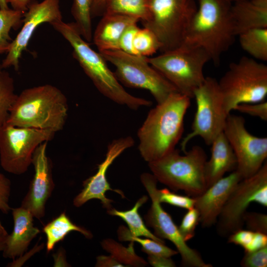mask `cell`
I'll return each mask as SVG.
<instances>
[{
  "label": "cell",
  "mask_w": 267,
  "mask_h": 267,
  "mask_svg": "<svg viewBox=\"0 0 267 267\" xmlns=\"http://www.w3.org/2000/svg\"><path fill=\"white\" fill-rule=\"evenodd\" d=\"M190 99L177 92L149 112L137 132L138 149L145 161L157 160L175 149L183 134Z\"/></svg>",
  "instance_id": "6da1fadb"
},
{
  "label": "cell",
  "mask_w": 267,
  "mask_h": 267,
  "mask_svg": "<svg viewBox=\"0 0 267 267\" xmlns=\"http://www.w3.org/2000/svg\"><path fill=\"white\" fill-rule=\"evenodd\" d=\"M68 112L63 92L53 85L44 84L26 89L17 94L6 124L56 133L63 129Z\"/></svg>",
  "instance_id": "7a4b0ae2"
},
{
  "label": "cell",
  "mask_w": 267,
  "mask_h": 267,
  "mask_svg": "<svg viewBox=\"0 0 267 267\" xmlns=\"http://www.w3.org/2000/svg\"><path fill=\"white\" fill-rule=\"evenodd\" d=\"M50 24L70 44L73 55L96 89L103 95L117 104L133 110L150 106L152 102L127 92L109 68L103 56L92 49L78 30L74 22L62 20Z\"/></svg>",
  "instance_id": "3957f363"
},
{
  "label": "cell",
  "mask_w": 267,
  "mask_h": 267,
  "mask_svg": "<svg viewBox=\"0 0 267 267\" xmlns=\"http://www.w3.org/2000/svg\"><path fill=\"white\" fill-rule=\"evenodd\" d=\"M196 13L183 43L200 46L218 64L236 37L227 0H197Z\"/></svg>",
  "instance_id": "277c9868"
},
{
  "label": "cell",
  "mask_w": 267,
  "mask_h": 267,
  "mask_svg": "<svg viewBox=\"0 0 267 267\" xmlns=\"http://www.w3.org/2000/svg\"><path fill=\"white\" fill-rule=\"evenodd\" d=\"M207 160L203 148L193 146L183 155L175 149L162 158L148 163L158 181L174 190H182L195 197L206 189L205 166Z\"/></svg>",
  "instance_id": "5b68a950"
},
{
  "label": "cell",
  "mask_w": 267,
  "mask_h": 267,
  "mask_svg": "<svg viewBox=\"0 0 267 267\" xmlns=\"http://www.w3.org/2000/svg\"><path fill=\"white\" fill-rule=\"evenodd\" d=\"M147 60L179 92L190 98L204 82V67L211 61L204 49L185 43L157 56L147 57Z\"/></svg>",
  "instance_id": "8992f818"
},
{
  "label": "cell",
  "mask_w": 267,
  "mask_h": 267,
  "mask_svg": "<svg viewBox=\"0 0 267 267\" xmlns=\"http://www.w3.org/2000/svg\"><path fill=\"white\" fill-rule=\"evenodd\" d=\"M225 108L228 114L241 103L265 101L267 95V66L243 56L231 63L218 81Z\"/></svg>",
  "instance_id": "52a82bcc"
},
{
  "label": "cell",
  "mask_w": 267,
  "mask_h": 267,
  "mask_svg": "<svg viewBox=\"0 0 267 267\" xmlns=\"http://www.w3.org/2000/svg\"><path fill=\"white\" fill-rule=\"evenodd\" d=\"M196 0H151L144 27L152 31L161 52L175 49L184 42L197 8Z\"/></svg>",
  "instance_id": "ba28073f"
},
{
  "label": "cell",
  "mask_w": 267,
  "mask_h": 267,
  "mask_svg": "<svg viewBox=\"0 0 267 267\" xmlns=\"http://www.w3.org/2000/svg\"><path fill=\"white\" fill-rule=\"evenodd\" d=\"M106 61L115 67L114 73L119 82L129 88L148 90L157 104L178 92L148 62L147 57L127 53L120 50L100 51Z\"/></svg>",
  "instance_id": "9c48e42d"
},
{
  "label": "cell",
  "mask_w": 267,
  "mask_h": 267,
  "mask_svg": "<svg viewBox=\"0 0 267 267\" xmlns=\"http://www.w3.org/2000/svg\"><path fill=\"white\" fill-rule=\"evenodd\" d=\"M193 98L196 103V111L192 130L183 139L181 150L186 151L188 142L196 136L202 138L210 145L215 138L223 132L228 114L224 107L223 97L218 81L207 77L194 92Z\"/></svg>",
  "instance_id": "30bf717a"
},
{
  "label": "cell",
  "mask_w": 267,
  "mask_h": 267,
  "mask_svg": "<svg viewBox=\"0 0 267 267\" xmlns=\"http://www.w3.org/2000/svg\"><path fill=\"white\" fill-rule=\"evenodd\" d=\"M267 207V163L253 176L242 178L235 186L217 223V230L221 236H228L242 229L244 217L252 203Z\"/></svg>",
  "instance_id": "8fae6325"
},
{
  "label": "cell",
  "mask_w": 267,
  "mask_h": 267,
  "mask_svg": "<svg viewBox=\"0 0 267 267\" xmlns=\"http://www.w3.org/2000/svg\"><path fill=\"white\" fill-rule=\"evenodd\" d=\"M49 130L13 126L5 124L0 130V164L7 173L21 175L32 164L37 148L52 139Z\"/></svg>",
  "instance_id": "7c38bea8"
},
{
  "label": "cell",
  "mask_w": 267,
  "mask_h": 267,
  "mask_svg": "<svg viewBox=\"0 0 267 267\" xmlns=\"http://www.w3.org/2000/svg\"><path fill=\"white\" fill-rule=\"evenodd\" d=\"M140 179L152 202L150 209L144 216L146 225L154 229V234L156 236L163 240H169L174 244L180 255L182 266L212 267V265L205 262L196 250L186 244L171 216L162 208L158 198V181L154 176L143 173Z\"/></svg>",
  "instance_id": "4fadbf2b"
},
{
  "label": "cell",
  "mask_w": 267,
  "mask_h": 267,
  "mask_svg": "<svg viewBox=\"0 0 267 267\" xmlns=\"http://www.w3.org/2000/svg\"><path fill=\"white\" fill-rule=\"evenodd\" d=\"M223 133L236 158L235 171L242 178L256 173L267 158V137L252 134L246 128L243 117L230 113Z\"/></svg>",
  "instance_id": "5bb4252c"
},
{
  "label": "cell",
  "mask_w": 267,
  "mask_h": 267,
  "mask_svg": "<svg viewBox=\"0 0 267 267\" xmlns=\"http://www.w3.org/2000/svg\"><path fill=\"white\" fill-rule=\"evenodd\" d=\"M23 17L22 28L12 41L7 55L0 65L4 69L13 67L15 70L19 69L21 54L26 49L32 35L40 25L62 20L59 0H44L40 2L30 0Z\"/></svg>",
  "instance_id": "9a60e30c"
},
{
  "label": "cell",
  "mask_w": 267,
  "mask_h": 267,
  "mask_svg": "<svg viewBox=\"0 0 267 267\" xmlns=\"http://www.w3.org/2000/svg\"><path fill=\"white\" fill-rule=\"evenodd\" d=\"M47 143L41 144L34 153L32 164L34 168V176L21 205L38 219L44 217L46 202L55 186L52 163L46 154Z\"/></svg>",
  "instance_id": "2e32d148"
},
{
  "label": "cell",
  "mask_w": 267,
  "mask_h": 267,
  "mask_svg": "<svg viewBox=\"0 0 267 267\" xmlns=\"http://www.w3.org/2000/svg\"><path fill=\"white\" fill-rule=\"evenodd\" d=\"M134 141L131 136L121 137L114 140L108 146L104 160L98 166L96 173L87 179L83 183V189L74 198L73 204L76 207L83 206L88 201L99 200L103 206L108 210L111 209L112 200L105 195L108 190H112L124 197L122 191L111 188L106 178V173L113 161L125 150L131 147Z\"/></svg>",
  "instance_id": "e0dca14e"
},
{
  "label": "cell",
  "mask_w": 267,
  "mask_h": 267,
  "mask_svg": "<svg viewBox=\"0 0 267 267\" xmlns=\"http://www.w3.org/2000/svg\"><path fill=\"white\" fill-rule=\"evenodd\" d=\"M242 179L239 173L234 171L194 197V208L199 213V222L202 227H209L216 223L231 192Z\"/></svg>",
  "instance_id": "ac0fdd59"
},
{
  "label": "cell",
  "mask_w": 267,
  "mask_h": 267,
  "mask_svg": "<svg viewBox=\"0 0 267 267\" xmlns=\"http://www.w3.org/2000/svg\"><path fill=\"white\" fill-rule=\"evenodd\" d=\"M13 228L8 235L2 251L5 258L15 260L21 257L27 250L32 241L40 232L34 226V216L28 210L19 207L12 209Z\"/></svg>",
  "instance_id": "d6986e66"
},
{
  "label": "cell",
  "mask_w": 267,
  "mask_h": 267,
  "mask_svg": "<svg viewBox=\"0 0 267 267\" xmlns=\"http://www.w3.org/2000/svg\"><path fill=\"white\" fill-rule=\"evenodd\" d=\"M210 145L211 157L205 166L207 188L224 177L225 173L235 171L237 166L234 153L223 132Z\"/></svg>",
  "instance_id": "ffe728a7"
},
{
  "label": "cell",
  "mask_w": 267,
  "mask_h": 267,
  "mask_svg": "<svg viewBox=\"0 0 267 267\" xmlns=\"http://www.w3.org/2000/svg\"><path fill=\"white\" fill-rule=\"evenodd\" d=\"M230 11L236 36L249 30L267 28V0L235 2Z\"/></svg>",
  "instance_id": "44dd1931"
},
{
  "label": "cell",
  "mask_w": 267,
  "mask_h": 267,
  "mask_svg": "<svg viewBox=\"0 0 267 267\" xmlns=\"http://www.w3.org/2000/svg\"><path fill=\"white\" fill-rule=\"evenodd\" d=\"M93 34V43L99 51L119 49L120 39L131 25L139 21L137 19L115 14H104Z\"/></svg>",
  "instance_id": "7402d4cb"
},
{
  "label": "cell",
  "mask_w": 267,
  "mask_h": 267,
  "mask_svg": "<svg viewBox=\"0 0 267 267\" xmlns=\"http://www.w3.org/2000/svg\"><path fill=\"white\" fill-rule=\"evenodd\" d=\"M43 230L46 236V248L48 252L72 231H78L88 238L92 237L89 231L73 223L65 212L61 213L45 224Z\"/></svg>",
  "instance_id": "603a6c76"
},
{
  "label": "cell",
  "mask_w": 267,
  "mask_h": 267,
  "mask_svg": "<svg viewBox=\"0 0 267 267\" xmlns=\"http://www.w3.org/2000/svg\"><path fill=\"white\" fill-rule=\"evenodd\" d=\"M147 200V196L144 195L139 198L134 206L129 210L122 211L111 208L107 211V213L110 215L118 216L123 219L127 224L128 229L133 235L137 237L144 236L165 244L163 239L156 236L148 229L139 214V208Z\"/></svg>",
  "instance_id": "cb8c5ba5"
},
{
  "label": "cell",
  "mask_w": 267,
  "mask_h": 267,
  "mask_svg": "<svg viewBox=\"0 0 267 267\" xmlns=\"http://www.w3.org/2000/svg\"><path fill=\"white\" fill-rule=\"evenodd\" d=\"M150 1L151 0H107L103 14L127 16L142 22L149 17Z\"/></svg>",
  "instance_id": "d4e9b609"
},
{
  "label": "cell",
  "mask_w": 267,
  "mask_h": 267,
  "mask_svg": "<svg viewBox=\"0 0 267 267\" xmlns=\"http://www.w3.org/2000/svg\"><path fill=\"white\" fill-rule=\"evenodd\" d=\"M238 36L241 47L252 58L267 61V28L249 30Z\"/></svg>",
  "instance_id": "484cf974"
},
{
  "label": "cell",
  "mask_w": 267,
  "mask_h": 267,
  "mask_svg": "<svg viewBox=\"0 0 267 267\" xmlns=\"http://www.w3.org/2000/svg\"><path fill=\"white\" fill-rule=\"evenodd\" d=\"M101 246L125 267H144L148 264L144 259L135 254L134 242L131 241L129 246L125 247L116 241L108 238L101 242Z\"/></svg>",
  "instance_id": "4316f807"
},
{
  "label": "cell",
  "mask_w": 267,
  "mask_h": 267,
  "mask_svg": "<svg viewBox=\"0 0 267 267\" xmlns=\"http://www.w3.org/2000/svg\"><path fill=\"white\" fill-rule=\"evenodd\" d=\"M117 232L120 241L138 242L142 246V251L148 255L171 257L178 253L177 251L167 247L165 244L150 238H142L133 235L129 229L123 225L119 227Z\"/></svg>",
  "instance_id": "83f0119b"
},
{
  "label": "cell",
  "mask_w": 267,
  "mask_h": 267,
  "mask_svg": "<svg viewBox=\"0 0 267 267\" xmlns=\"http://www.w3.org/2000/svg\"><path fill=\"white\" fill-rule=\"evenodd\" d=\"M17 95L13 78L0 65V130L6 123Z\"/></svg>",
  "instance_id": "f1b7e54d"
},
{
  "label": "cell",
  "mask_w": 267,
  "mask_h": 267,
  "mask_svg": "<svg viewBox=\"0 0 267 267\" xmlns=\"http://www.w3.org/2000/svg\"><path fill=\"white\" fill-rule=\"evenodd\" d=\"M24 13L14 9H0V55L7 52L12 42L9 33L18 28Z\"/></svg>",
  "instance_id": "f546056e"
},
{
  "label": "cell",
  "mask_w": 267,
  "mask_h": 267,
  "mask_svg": "<svg viewBox=\"0 0 267 267\" xmlns=\"http://www.w3.org/2000/svg\"><path fill=\"white\" fill-rule=\"evenodd\" d=\"M92 0H73L71 13L78 31L87 42L92 38L90 7Z\"/></svg>",
  "instance_id": "4dcf8cb0"
},
{
  "label": "cell",
  "mask_w": 267,
  "mask_h": 267,
  "mask_svg": "<svg viewBox=\"0 0 267 267\" xmlns=\"http://www.w3.org/2000/svg\"><path fill=\"white\" fill-rule=\"evenodd\" d=\"M135 55L148 57L161 48V44L155 34L150 29L139 28L134 40Z\"/></svg>",
  "instance_id": "1f68e13d"
},
{
  "label": "cell",
  "mask_w": 267,
  "mask_h": 267,
  "mask_svg": "<svg viewBox=\"0 0 267 267\" xmlns=\"http://www.w3.org/2000/svg\"><path fill=\"white\" fill-rule=\"evenodd\" d=\"M157 194L158 200L161 203H168L186 210L194 207L195 198L194 197L176 194L166 188L158 189Z\"/></svg>",
  "instance_id": "d6a6232c"
},
{
  "label": "cell",
  "mask_w": 267,
  "mask_h": 267,
  "mask_svg": "<svg viewBox=\"0 0 267 267\" xmlns=\"http://www.w3.org/2000/svg\"><path fill=\"white\" fill-rule=\"evenodd\" d=\"M199 222V215L197 209L194 207L187 210L178 227L179 232L185 242L193 238L196 227Z\"/></svg>",
  "instance_id": "836d02e7"
},
{
  "label": "cell",
  "mask_w": 267,
  "mask_h": 267,
  "mask_svg": "<svg viewBox=\"0 0 267 267\" xmlns=\"http://www.w3.org/2000/svg\"><path fill=\"white\" fill-rule=\"evenodd\" d=\"M256 232L250 230L239 229L228 237V242L242 247L245 253L251 251L254 243Z\"/></svg>",
  "instance_id": "e575fe53"
},
{
  "label": "cell",
  "mask_w": 267,
  "mask_h": 267,
  "mask_svg": "<svg viewBox=\"0 0 267 267\" xmlns=\"http://www.w3.org/2000/svg\"><path fill=\"white\" fill-rule=\"evenodd\" d=\"M244 224L248 229L267 234V216L266 214L247 212L244 217Z\"/></svg>",
  "instance_id": "d590c367"
},
{
  "label": "cell",
  "mask_w": 267,
  "mask_h": 267,
  "mask_svg": "<svg viewBox=\"0 0 267 267\" xmlns=\"http://www.w3.org/2000/svg\"><path fill=\"white\" fill-rule=\"evenodd\" d=\"M240 265L243 267H267V246L254 252L245 253Z\"/></svg>",
  "instance_id": "8d00e7d4"
},
{
  "label": "cell",
  "mask_w": 267,
  "mask_h": 267,
  "mask_svg": "<svg viewBox=\"0 0 267 267\" xmlns=\"http://www.w3.org/2000/svg\"><path fill=\"white\" fill-rule=\"evenodd\" d=\"M234 110L252 116L267 120V102L264 101L253 103H241L235 106Z\"/></svg>",
  "instance_id": "74e56055"
},
{
  "label": "cell",
  "mask_w": 267,
  "mask_h": 267,
  "mask_svg": "<svg viewBox=\"0 0 267 267\" xmlns=\"http://www.w3.org/2000/svg\"><path fill=\"white\" fill-rule=\"evenodd\" d=\"M139 29L137 23L129 26L122 34L119 43V49L135 55L133 43L134 36Z\"/></svg>",
  "instance_id": "f35d334b"
},
{
  "label": "cell",
  "mask_w": 267,
  "mask_h": 267,
  "mask_svg": "<svg viewBox=\"0 0 267 267\" xmlns=\"http://www.w3.org/2000/svg\"><path fill=\"white\" fill-rule=\"evenodd\" d=\"M11 191V182L6 178L0 181V211L4 214H7L11 209L9 204V200Z\"/></svg>",
  "instance_id": "ab89813d"
},
{
  "label": "cell",
  "mask_w": 267,
  "mask_h": 267,
  "mask_svg": "<svg viewBox=\"0 0 267 267\" xmlns=\"http://www.w3.org/2000/svg\"><path fill=\"white\" fill-rule=\"evenodd\" d=\"M148 261L150 265L155 267H174L176 266L171 257L148 255Z\"/></svg>",
  "instance_id": "60d3db41"
},
{
  "label": "cell",
  "mask_w": 267,
  "mask_h": 267,
  "mask_svg": "<svg viewBox=\"0 0 267 267\" xmlns=\"http://www.w3.org/2000/svg\"><path fill=\"white\" fill-rule=\"evenodd\" d=\"M95 267H125L117 261L112 256L101 255L96 258Z\"/></svg>",
  "instance_id": "b9f144b4"
},
{
  "label": "cell",
  "mask_w": 267,
  "mask_h": 267,
  "mask_svg": "<svg viewBox=\"0 0 267 267\" xmlns=\"http://www.w3.org/2000/svg\"><path fill=\"white\" fill-rule=\"evenodd\" d=\"M107 0H92L90 14L92 18L103 15Z\"/></svg>",
  "instance_id": "7bdbcfd3"
},
{
  "label": "cell",
  "mask_w": 267,
  "mask_h": 267,
  "mask_svg": "<svg viewBox=\"0 0 267 267\" xmlns=\"http://www.w3.org/2000/svg\"><path fill=\"white\" fill-rule=\"evenodd\" d=\"M30 0H6L7 3H10L12 9L21 11L24 13L28 8Z\"/></svg>",
  "instance_id": "ee69618b"
},
{
  "label": "cell",
  "mask_w": 267,
  "mask_h": 267,
  "mask_svg": "<svg viewBox=\"0 0 267 267\" xmlns=\"http://www.w3.org/2000/svg\"><path fill=\"white\" fill-rule=\"evenodd\" d=\"M54 267H68L69 264L66 260L65 251L63 249H60L57 253L54 255Z\"/></svg>",
  "instance_id": "f6af8a7d"
},
{
  "label": "cell",
  "mask_w": 267,
  "mask_h": 267,
  "mask_svg": "<svg viewBox=\"0 0 267 267\" xmlns=\"http://www.w3.org/2000/svg\"><path fill=\"white\" fill-rule=\"evenodd\" d=\"M8 235V232L0 222V242H5Z\"/></svg>",
  "instance_id": "bcb514c9"
},
{
  "label": "cell",
  "mask_w": 267,
  "mask_h": 267,
  "mask_svg": "<svg viewBox=\"0 0 267 267\" xmlns=\"http://www.w3.org/2000/svg\"><path fill=\"white\" fill-rule=\"evenodd\" d=\"M8 8H9V7L6 0H0V9H6Z\"/></svg>",
  "instance_id": "7dc6e473"
},
{
  "label": "cell",
  "mask_w": 267,
  "mask_h": 267,
  "mask_svg": "<svg viewBox=\"0 0 267 267\" xmlns=\"http://www.w3.org/2000/svg\"><path fill=\"white\" fill-rule=\"evenodd\" d=\"M5 242H0V252L2 251L4 247Z\"/></svg>",
  "instance_id": "c3c4849f"
},
{
  "label": "cell",
  "mask_w": 267,
  "mask_h": 267,
  "mask_svg": "<svg viewBox=\"0 0 267 267\" xmlns=\"http://www.w3.org/2000/svg\"><path fill=\"white\" fill-rule=\"evenodd\" d=\"M6 178L3 175L0 173V181L4 180Z\"/></svg>",
  "instance_id": "681fc988"
},
{
  "label": "cell",
  "mask_w": 267,
  "mask_h": 267,
  "mask_svg": "<svg viewBox=\"0 0 267 267\" xmlns=\"http://www.w3.org/2000/svg\"><path fill=\"white\" fill-rule=\"evenodd\" d=\"M227 0L232 3H234V2H235L242 1V0Z\"/></svg>",
  "instance_id": "f907efd6"
}]
</instances>
